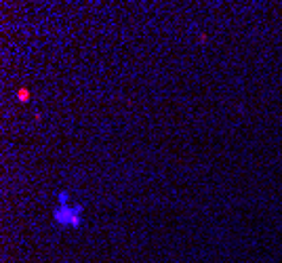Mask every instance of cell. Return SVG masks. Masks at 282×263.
<instances>
[{
    "instance_id": "cell-1",
    "label": "cell",
    "mask_w": 282,
    "mask_h": 263,
    "mask_svg": "<svg viewBox=\"0 0 282 263\" xmlns=\"http://www.w3.org/2000/svg\"><path fill=\"white\" fill-rule=\"evenodd\" d=\"M53 221L57 225L78 229L82 225V204H57L53 211Z\"/></svg>"
},
{
    "instance_id": "cell-2",
    "label": "cell",
    "mask_w": 282,
    "mask_h": 263,
    "mask_svg": "<svg viewBox=\"0 0 282 263\" xmlns=\"http://www.w3.org/2000/svg\"><path fill=\"white\" fill-rule=\"evenodd\" d=\"M30 99H32V93H30V89H25V86H19V89H17V101H19V103H28Z\"/></svg>"
},
{
    "instance_id": "cell-3",
    "label": "cell",
    "mask_w": 282,
    "mask_h": 263,
    "mask_svg": "<svg viewBox=\"0 0 282 263\" xmlns=\"http://www.w3.org/2000/svg\"><path fill=\"white\" fill-rule=\"evenodd\" d=\"M57 200H59V204H70V192H59L57 194Z\"/></svg>"
}]
</instances>
